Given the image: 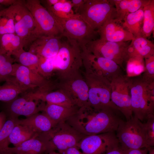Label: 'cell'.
<instances>
[{
    "mask_svg": "<svg viewBox=\"0 0 154 154\" xmlns=\"http://www.w3.org/2000/svg\"><path fill=\"white\" fill-rule=\"evenodd\" d=\"M116 111L108 108L97 110L90 106L79 108L65 122L86 136L116 131L121 119Z\"/></svg>",
    "mask_w": 154,
    "mask_h": 154,
    "instance_id": "cell-1",
    "label": "cell"
},
{
    "mask_svg": "<svg viewBox=\"0 0 154 154\" xmlns=\"http://www.w3.org/2000/svg\"><path fill=\"white\" fill-rule=\"evenodd\" d=\"M131 106L134 116L141 122L154 117V82L141 76L131 78Z\"/></svg>",
    "mask_w": 154,
    "mask_h": 154,
    "instance_id": "cell-2",
    "label": "cell"
},
{
    "mask_svg": "<svg viewBox=\"0 0 154 154\" xmlns=\"http://www.w3.org/2000/svg\"><path fill=\"white\" fill-rule=\"evenodd\" d=\"M66 38L61 40L58 52L54 57V72L59 80L80 72L83 65L80 45L75 40Z\"/></svg>",
    "mask_w": 154,
    "mask_h": 154,
    "instance_id": "cell-3",
    "label": "cell"
},
{
    "mask_svg": "<svg viewBox=\"0 0 154 154\" xmlns=\"http://www.w3.org/2000/svg\"><path fill=\"white\" fill-rule=\"evenodd\" d=\"M84 69L83 76L88 88L90 106L97 110L110 108L119 111L111 99V82L91 70Z\"/></svg>",
    "mask_w": 154,
    "mask_h": 154,
    "instance_id": "cell-4",
    "label": "cell"
},
{
    "mask_svg": "<svg viewBox=\"0 0 154 154\" xmlns=\"http://www.w3.org/2000/svg\"><path fill=\"white\" fill-rule=\"evenodd\" d=\"M116 131L119 144L124 150L149 148L144 124L135 116L126 121L121 119Z\"/></svg>",
    "mask_w": 154,
    "mask_h": 154,
    "instance_id": "cell-5",
    "label": "cell"
},
{
    "mask_svg": "<svg viewBox=\"0 0 154 154\" xmlns=\"http://www.w3.org/2000/svg\"><path fill=\"white\" fill-rule=\"evenodd\" d=\"M78 14L96 31L106 21L115 19L116 16L112 0H84Z\"/></svg>",
    "mask_w": 154,
    "mask_h": 154,
    "instance_id": "cell-6",
    "label": "cell"
},
{
    "mask_svg": "<svg viewBox=\"0 0 154 154\" xmlns=\"http://www.w3.org/2000/svg\"><path fill=\"white\" fill-rule=\"evenodd\" d=\"M50 151L65 150L78 144L86 135L79 132L65 121L56 124L51 130L39 135Z\"/></svg>",
    "mask_w": 154,
    "mask_h": 154,
    "instance_id": "cell-7",
    "label": "cell"
},
{
    "mask_svg": "<svg viewBox=\"0 0 154 154\" xmlns=\"http://www.w3.org/2000/svg\"><path fill=\"white\" fill-rule=\"evenodd\" d=\"M55 19L62 28V37L75 40L80 45H85L98 39L99 35L97 31L93 29L78 13L70 18Z\"/></svg>",
    "mask_w": 154,
    "mask_h": 154,
    "instance_id": "cell-8",
    "label": "cell"
},
{
    "mask_svg": "<svg viewBox=\"0 0 154 154\" xmlns=\"http://www.w3.org/2000/svg\"><path fill=\"white\" fill-rule=\"evenodd\" d=\"M128 42H115L98 38L84 45L87 50L94 55L111 60L121 68L129 56Z\"/></svg>",
    "mask_w": 154,
    "mask_h": 154,
    "instance_id": "cell-9",
    "label": "cell"
},
{
    "mask_svg": "<svg viewBox=\"0 0 154 154\" xmlns=\"http://www.w3.org/2000/svg\"><path fill=\"white\" fill-rule=\"evenodd\" d=\"M25 6L31 13L40 35L61 36L62 30L52 15L38 0H25Z\"/></svg>",
    "mask_w": 154,
    "mask_h": 154,
    "instance_id": "cell-10",
    "label": "cell"
},
{
    "mask_svg": "<svg viewBox=\"0 0 154 154\" xmlns=\"http://www.w3.org/2000/svg\"><path fill=\"white\" fill-rule=\"evenodd\" d=\"M56 85L67 96L75 106L79 108L90 106L88 86L84 76L80 72L59 80Z\"/></svg>",
    "mask_w": 154,
    "mask_h": 154,
    "instance_id": "cell-11",
    "label": "cell"
},
{
    "mask_svg": "<svg viewBox=\"0 0 154 154\" xmlns=\"http://www.w3.org/2000/svg\"><path fill=\"white\" fill-rule=\"evenodd\" d=\"M80 46L84 68L91 70L110 82L114 78L123 74L121 67L115 62L94 55L87 50L84 45Z\"/></svg>",
    "mask_w": 154,
    "mask_h": 154,
    "instance_id": "cell-12",
    "label": "cell"
},
{
    "mask_svg": "<svg viewBox=\"0 0 154 154\" xmlns=\"http://www.w3.org/2000/svg\"><path fill=\"white\" fill-rule=\"evenodd\" d=\"M131 78L122 74L111 82L112 103L128 120L133 116L130 92Z\"/></svg>",
    "mask_w": 154,
    "mask_h": 154,
    "instance_id": "cell-13",
    "label": "cell"
},
{
    "mask_svg": "<svg viewBox=\"0 0 154 154\" xmlns=\"http://www.w3.org/2000/svg\"><path fill=\"white\" fill-rule=\"evenodd\" d=\"M119 143L114 132L86 136L77 147L83 154H104L110 148Z\"/></svg>",
    "mask_w": 154,
    "mask_h": 154,
    "instance_id": "cell-14",
    "label": "cell"
},
{
    "mask_svg": "<svg viewBox=\"0 0 154 154\" xmlns=\"http://www.w3.org/2000/svg\"><path fill=\"white\" fill-rule=\"evenodd\" d=\"M13 66L11 76L21 86L28 90L36 88L41 90L52 84L39 74L19 63L13 64Z\"/></svg>",
    "mask_w": 154,
    "mask_h": 154,
    "instance_id": "cell-15",
    "label": "cell"
},
{
    "mask_svg": "<svg viewBox=\"0 0 154 154\" xmlns=\"http://www.w3.org/2000/svg\"><path fill=\"white\" fill-rule=\"evenodd\" d=\"M34 99L27 94L17 98L12 102L7 103V110L9 117L18 118L20 116L29 117L40 111H42L45 105L44 102Z\"/></svg>",
    "mask_w": 154,
    "mask_h": 154,
    "instance_id": "cell-16",
    "label": "cell"
},
{
    "mask_svg": "<svg viewBox=\"0 0 154 154\" xmlns=\"http://www.w3.org/2000/svg\"><path fill=\"white\" fill-rule=\"evenodd\" d=\"M62 37L61 36L40 35L32 42L28 51L38 56L54 57L58 52Z\"/></svg>",
    "mask_w": 154,
    "mask_h": 154,
    "instance_id": "cell-17",
    "label": "cell"
},
{
    "mask_svg": "<svg viewBox=\"0 0 154 154\" xmlns=\"http://www.w3.org/2000/svg\"><path fill=\"white\" fill-rule=\"evenodd\" d=\"M99 39L115 42H126L133 39V36L125 30L115 19L105 22L97 30Z\"/></svg>",
    "mask_w": 154,
    "mask_h": 154,
    "instance_id": "cell-18",
    "label": "cell"
},
{
    "mask_svg": "<svg viewBox=\"0 0 154 154\" xmlns=\"http://www.w3.org/2000/svg\"><path fill=\"white\" fill-rule=\"evenodd\" d=\"M14 26L15 33L21 39L25 48H29L32 42L40 35L36 23L28 10Z\"/></svg>",
    "mask_w": 154,
    "mask_h": 154,
    "instance_id": "cell-19",
    "label": "cell"
},
{
    "mask_svg": "<svg viewBox=\"0 0 154 154\" xmlns=\"http://www.w3.org/2000/svg\"><path fill=\"white\" fill-rule=\"evenodd\" d=\"M57 88V90L54 91H51V90L54 88L38 90L35 92L28 94L33 99L38 100L47 103L68 107L75 106L62 91Z\"/></svg>",
    "mask_w": 154,
    "mask_h": 154,
    "instance_id": "cell-20",
    "label": "cell"
},
{
    "mask_svg": "<svg viewBox=\"0 0 154 154\" xmlns=\"http://www.w3.org/2000/svg\"><path fill=\"white\" fill-rule=\"evenodd\" d=\"M8 152L20 154H46L49 151L46 143L38 135L17 146L9 147Z\"/></svg>",
    "mask_w": 154,
    "mask_h": 154,
    "instance_id": "cell-21",
    "label": "cell"
},
{
    "mask_svg": "<svg viewBox=\"0 0 154 154\" xmlns=\"http://www.w3.org/2000/svg\"><path fill=\"white\" fill-rule=\"evenodd\" d=\"M18 124L27 126L39 135L48 131L56 125L43 112L19 119Z\"/></svg>",
    "mask_w": 154,
    "mask_h": 154,
    "instance_id": "cell-22",
    "label": "cell"
},
{
    "mask_svg": "<svg viewBox=\"0 0 154 154\" xmlns=\"http://www.w3.org/2000/svg\"><path fill=\"white\" fill-rule=\"evenodd\" d=\"M79 108L76 106L68 107L46 103L42 112L56 124L61 122L65 121Z\"/></svg>",
    "mask_w": 154,
    "mask_h": 154,
    "instance_id": "cell-23",
    "label": "cell"
},
{
    "mask_svg": "<svg viewBox=\"0 0 154 154\" xmlns=\"http://www.w3.org/2000/svg\"><path fill=\"white\" fill-rule=\"evenodd\" d=\"M129 56L145 57L154 55V44L142 36L133 37L128 47Z\"/></svg>",
    "mask_w": 154,
    "mask_h": 154,
    "instance_id": "cell-24",
    "label": "cell"
},
{
    "mask_svg": "<svg viewBox=\"0 0 154 154\" xmlns=\"http://www.w3.org/2000/svg\"><path fill=\"white\" fill-rule=\"evenodd\" d=\"M115 7L116 16L115 19L120 24L127 14L144 7L151 0H112Z\"/></svg>",
    "mask_w": 154,
    "mask_h": 154,
    "instance_id": "cell-25",
    "label": "cell"
},
{
    "mask_svg": "<svg viewBox=\"0 0 154 154\" xmlns=\"http://www.w3.org/2000/svg\"><path fill=\"white\" fill-rule=\"evenodd\" d=\"M23 49V43L15 33L0 35V53L12 57Z\"/></svg>",
    "mask_w": 154,
    "mask_h": 154,
    "instance_id": "cell-26",
    "label": "cell"
},
{
    "mask_svg": "<svg viewBox=\"0 0 154 154\" xmlns=\"http://www.w3.org/2000/svg\"><path fill=\"white\" fill-rule=\"evenodd\" d=\"M143 8L127 14L121 23L123 28L132 34L133 37L142 36L143 20Z\"/></svg>",
    "mask_w": 154,
    "mask_h": 154,
    "instance_id": "cell-27",
    "label": "cell"
},
{
    "mask_svg": "<svg viewBox=\"0 0 154 154\" xmlns=\"http://www.w3.org/2000/svg\"><path fill=\"white\" fill-rule=\"evenodd\" d=\"M6 81L5 84L0 86V101L9 103L20 94L28 90L21 86L12 76Z\"/></svg>",
    "mask_w": 154,
    "mask_h": 154,
    "instance_id": "cell-28",
    "label": "cell"
},
{
    "mask_svg": "<svg viewBox=\"0 0 154 154\" xmlns=\"http://www.w3.org/2000/svg\"><path fill=\"white\" fill-rule=\"evenodd\" d=\"M38 135L27 126L18 124L12 130L9 140L10 144L15 147Z\"/></svg>",
    "mask_w": 154,
    "mask_h": 154,
    "instance_id": "cell-29",
    "label": "cell"
},
{
    "mask_svg": "<svg viewBox=\"0 0 154 154\" xmlns=\"http://www.w3.org/2000/svg\"><path fill=\"white\" fill-rule=\"evenodd\" d=\"M45 8L55 19H68L75 15L71 0H60L54 5Z\"/></svg>",
    "mask_w": 154,
    "mask_h": 154,
    "instance_id": "cell-30",
    "label": "cell"
},
{
    "mask_svg": "<svg viewBox=\"0 0 154 154\" xmlns=\"http://www.w3.org/2000/svg\"><path fill=\"white\" fill-rule=\"evenodd\" d=\"M18 118L8 117L0 130V154H9L10 144L9 135L14 127L18 124Z\"/></svg>",
    "mask_w": 154,
    "mask_h": 154,
    "instance_id": "cell-31",
    "label": "cell"
},
{
    "mask_svg": "<svg viewBox=\"0 0 154 154\" xmlns=\"http://www.w3.org/2000/svg\"><path fill=\"white\" fill-rule=\"evenodd\" d=\"M143 20L142 36L147 38L150 37L154 29V0L150 2L143 8Z\"/></svg>",
    "mask_w": 154,
    "mask_h": 154,
    "instance_id": "cell-32",
    "label": "cell"
},
{
    "mask_svg": "<svg viewBox=\"0 0 154 154\" xmlns=\"http://www.w3.org/2000/svg\"><path fill=\"white\" fill-rule=\"evenodd\" d=\"M13 56L19 63L27 67L33 72L38 73L39 59L38 56L23 49Z\"/></svg>",
    "mask_w": 154,
    "mask_h": 154,
    "instance_id": "cell-33",
    "label": "cell"
},
{
    "mask_svg": "<svg viewBox=\"0 0 154 154\" xmlns=\"http://www.w3.org/2000/svg\"><path fill=\"white\" fill-rule=\"evenodd\" d=\"M127 77L129 78L140 76L145 70L144 58L139 56L129 57L126 61Z\"/></svg>",
    "mask_w": 154,
    "mask_h": 154,
    "instance_id": "cell-34",
    "label": "cell"
},
{
    "mask_svg": "<svg viewBox=\"0 0 154 154\" xmlns=\"http://www.w3.org/2000/svg\"><path fill=\"white\" fill-rule=\"evenodd\" d=\"M14 33V21L7 8L0 10V35Z\"/></svg>",
    "mask_w": 154,
    "mask_h": 154,
    "instance_id": "cell-35",
    "label": "cell"
},
{
    "mask_svg": "<svg viewBox=\"0 0 154 154\" xmlns=\"http://www.w3.org/2000/svg\"><path fill=\"white\" fill-rule=\"evenodd\" d=\"M14 60L11 56L0 53V82L11 77Z\"/></svg>",
    "mask_w": 154,
    "mask_h": 154,
    "instance_id": "cell-36",
    "label": "cell"
},
{
    "mask_svg": "<svg viewBox=\"0 0 154 154\" xmlns=\"http://www.w3.org/2000/svg\"><path fill=\"white\" fill-rule=\"evenodd\" d=\"M38 73L45 79L54 72V57L45 58L38 56Z\"/></svg>",
    "mask_w": 154,
    "mask_h": 154,
    "instance_id": "cell-37",
    "label": "cell"
},
{
    "mask_svg": "<svg viewBox=\"0 0 154 154\" xmlns=\"http://www.w3.org/2000/svg\"><path fill=\"white\" fill-rule=\"evenodd\" d=\"M145 70L142 76L146 80L154 82V55L144 58Z\"/></svg>",
    "mask_w": 154,
    "mask_h": 154,
    "instance_id": "cell-38",
    "label": "cell"
},
{
    "mask_svg": "<svg viewBox=\"0 0 154 154\" xmlns=\"http://www.w3.org/2000/svg\"><path fill=\"white\" fill-rule=\"evenodd\" d=\"M144 124L146 134L147 143L149 148L154 145V117L149 118Z\"/></svg>",
    "mask_w": 154,
    "mask_h": 154,
    "instance_id": "cell-39",
    "label": "cell"
},
{
    "mask_svg": "<svg viewBox=\"0 0 154 154\" xmlns=\"http://www.w3.org/2000/svg\"><path fill=\"white\" fill-rule=\"evenodd\" d=\"M127 151L122 148L119 143L109 149L104 154H126Z\"/></svg>",
    "mask_w": 154,
    "mask_h": 154,
    "instance_id": "cell-40",
    "label": "cell"
},
{
    "mask_svg": "<svg viewBox=\"0 0 154 154\" xmlns=\"http://www.w3.org/2000/svg\"><path fill=\"white\" fill-rule=\"evenodd\" d=\"M25 0H0V5L10 6L17 5H24Z\"/></svg>",
    "mask_w": 154,
    "mask_h": 154,
    "instance_id": "cell-41",
    "label": "cell"
},
{
    "mask_svg": "<svg viewBox=\"0 0 154 154\" xmlns=\"http://www.w3.org/2000/svg\"><path fill=\"white\" fill-rule=\"evenodd\" d=\"M58 152L60 154H83L77 147H71Z\"/></svg>",
    "mask_w": 154,
    "mask_h": 154,
    "instance_id": "cell-42",
    "label": "cell"
},
{
    "mask_svg": "<svg viewBox=\"0 0 154 154\" xmlns=\"http://www.w3.org/2000/svg\"><path fill=\"white\" fill-rule=\"evenodd\" d=\"M84 0H71L73 9L75 14L78 13V10L80 7L82 5Z\"/></svg>",
    "mask_w": 154,
    "mask_h": 154,
    "instance_id": "cell-43",
    "label": "cell"
},
{
    "mask_svg": "<svg viewBox=\"0 0 154 154\" xmlns=\"http://www.w3.org/2000/svg\"><path fill=\"white\" fill-rule=\"evenodd\" d=\"M148 149L145 148L130 149L127 151L126 154H148Z\"/></svg>",
    "mask_w": 154,
    "mask_h": 154,
    "instance_id": "cell-44",
    "label": "cell"
},
{
    "mask_svg": "<svg viewBox=\"0 0 154 154\" xmlns=\"http://www.w3.org/2000/svg\"><path fill=\"white\" fill-rule=\"evenodd\" d=\"M7 119L5 113L3 111L0 112V130L3 127Z\"/></svg>",
    "mask_w": 154,
    "mask_h": 154,
    "instance_id": "cell-45",
    "label": "cell"
},
{
    "mask_svg": "<svg viewBox=\"0 0 154 154\" xmlns=\"http://www.w3.org/2000/svg\"><path fill=\"white\" fill-rule=\"evenodd\" d=\"M148 154H154V149L153 147L148 149Z\"/></svg>",
    "mask_w": 154,
    "mask_h": 154,
    "instance_id": "cell-46",
    "label": "cell"
},
{
    "mask_svg": "<svg viewBox=\"0 0 154 154\" xmlns=\"http://www.w3.org/2000/svg\"><path fill=\"white\" fill-rule=\"evenodd\" d=\"M46 154H60L59 152H56V151H52Z\"/></svg>",
    "mask_w": 154,
    "mask_h": 154,
    "instance_id": "cell-47",
    "label": "cell"
},
{
    "mask_svg": "<svg viewBox=\"0 0 154 154\" xmlns=\"http://www.w3.org/2000/svg\"><path fill=\"white\" fill-rule=\"evenodd\" d=\"M2 6V5H0V10H1V9H3V8H2V7H1Z\"/></svg>",
    "mask_w": 154,
    "mask_h": 154,
    "instance_id": "cell-48",
    "label": "cell"
},
{
    "mask_svg": "<svg viewBox=\"0 0 154 154\" xmlns=\"http://www.w3.org/2000/svg\"><path fill=\"white\" fill-rule=\"evenodd\" d=\"M9 154H20L18 153H9Z\"/></svg>",
    "mask_w": 154,
    "mask_h": 154,
    "instance_id": "cell-49",
    "label": "cell"
}]
</instances>
